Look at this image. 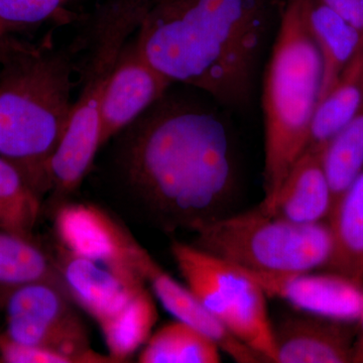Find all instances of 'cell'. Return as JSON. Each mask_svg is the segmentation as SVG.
Masks as SVG:
<instances>
[{"label": "cell", "instance_id": "19", "mask_svg": "<svg viewBox=\"0 0 363 363\" xmlns=\"http://www.w3.org/2000/svg\"><path fill=\"white\" fill-rule=\"evenodd\" d=\"M147 286L140 289L123 309L98 323L109 357L116 363L128 362L145 345L157 323L156 302Z\"/></svg>", "mask_w": 363, "mask_h": 363}, {"label": "cell", "instance_id": "26", "mask_svg": "<svg viewBox=\"0 0 363 363\" xmlns=\"http://www.w3.org/2000/svg\"><path fill=\"white\" fill-rule=\"evenodd\" d=\"M324 4L343 16L363 37V0H321Z\"/></svg>", "mask_w": 363, "mask_h": 363}, {"label": "cell", "instance_id": "7", "mask_svg": "<svg viewBox=\"0 0 363 363\" xmlns=\"http://www.w3.org/2000/svg\"><path fill=\"white\" fill-rule=\"evenodd\" d=\"M171 252L186 286L203 307L234 337L274 362V326L264 291L233 264L195 245L176 240Z\"/></svg>", "mask_w": 363, "mask_h": 363}, {"label": "cell", "instance_id": "21", "mask_svg": "<svg viewBox=\"0 0 363 363\" xmlns=\"http://www.w3.org/2000/svg\"><path fill=\"white\" fill-rule=\"evenodd\" d=\"M44 281L66 293L49 250L35 240L0 229V286Z\"/></svg>", "mask_w": 363, "mask_h": 363}, {"label": "cell", "instance_id": "18", "mask_svg": "<svg viewBox=\"0 0 363 363\" xmlns=\"http://www.w3.org/2000/svg\"><path fill=\"white\" fill-rule=\"evenodd\" d=\"M362 105L363 48L318 102L306 149L323 150Z\"/></svg>", "mask_w": 363, "mask_h": 363}, {"label": "cell", "instance_id": "28", "mask_svg": "<svg viewBox=\"0 0 363 363\" xmlns=\"http://www.w3.org/2000/svg\"><path fill=\"white\" fill-rule=\"evenodd\" d=\"M13 37L9 33H4L0 32V62L6 57L7 52L11 49L13 44Z\"/></svg>", "mask_w": 363, "mask_h": 363}, {"label": "cell", "instance_id": "27", "mask_svg": "<svg viewBox=\"0 0 363 363\" xmlns=\"http://www.w3.org/2000/svg\"><path fill=\"white\" fill-rule=\"evenodd\" d=\"M353 362L363 363V305L357 320V334L355 340L354 357Z\"/></svg>", "mask_w": 363, "mask_h": 363}, {"label": "cell", "instance_id": "9", "mask_svg": "<svg viewBox=\"0 0 363 363\" xmlns=\"http://www.w3.org/2000/svg\"><path fill=\"white\" fill-rule=\"evenodd\" d=\"M52 225L57 242L69 252L143 279L140 262L145 248L104 208L68 200L52 209Z\"/></svg>", "mask_w": 363, "mask_h": 363}, {"label": "cell", "instance_id": "1", "mask_svg": "<svg viewBox=\"0 0 363 363\" xmlns=\"http://www.w3.org/2000/svg\"><path fill=\"white\" fill-rule=\"evenodd\" d=\"M116 138L117 183L155 226L196 233L229 214L238 162L218 109L169 88Z\"/></svg>", "mask_w": 363, "mask_h": 363}, {"label": "cell", "instance_id": "5", "mask_svg": "<svg viewBox=\"0 0 363 363\" xmlns=\"http://www.w3.org/2000/svg\"><path fill=\"white\" fill-rule=\"evenodd\" d=\"M149 0H102L72 43L80 90L50 166L51 204L69 200L100 149V111L121 52L140 28Z\"/></svg>", "mask_w": 363, "mask_h": 363}, {"label": "cell", "instance_id": "11", "mask_svg": "<svg viewBox=\"0 0 363 363\" xmlns=\"http://www.w3.org/2000/svg\"><path fill=\"white\" fill-rule=\"evenodd\" d=\"M173 83L143 56L135 35L121 52L100 111V147L128 128Z\"/></svg>", "mask_w": 363, "mask_h": 363}, {"label": "cell", "instance_id": "29", "mask_svg": "<svg viewBox=\"0 0 363 363\" xmlns=\"http://www.w3.org/2000/svg\"><path fill=\"white\" fill-rule=\"evenodd\" d=\"M362 285H363V272H362Z\"/></svg>", "mask_w": 363, "mask_h": 363}, {"label": "cell", "instance_id": "16", "mask_svg": "<svg viewBox=\"0 0 363 363\" xmlns=\"http://www.w3.org/2000/svg\"><path fill=\"white\" fill-rule=\"evenodd\" d=\"M307 21L321 57V100L362 49L363 37L350 21L321 0H308Z\"/></svg>", "mask_w": 363, "mask_h": 363}, {"label": "cell", "instance_id": "4", "mask_svg": "<svg viewBox=\"0 0 363 363\" xmlns=\"http://www.w3.org/2000/svg\"><path fill=\"white\" fill-rule=\"evenodd\" d=\"M308 0H286L262 91L264 197L269 211L279 187L304 152L322 82V61L307 21Z\"/></svg>", "mask_w": 363, "mask_h": 363}, {"label": "cell", "instance_id": "17", "mask_svg": "<svg viewBox=\"0 0 363 363\" xmlns=\"http://www.w3.org/2000/svg\"><path fill=\"white\" fill-rule=\"evenodd\" d=\"M328 223L334 247L327 267L362 285L363 169L336 203Z\"/></svg>", "mask_w": 363, "mask_h": 363}, {"label": "cell", "instance_id": "14", "mask_svg": "<svg viewBox=\"0 0 363 363\" xmlns=\"http://www.w3.org/2000/svg\"><path fill=\"white\" fill-rule=\"evenodd\" d=\"M140 274L150 290L162 303L164 309L171 313L177 320L185 322L198 330L213 338L234 362L240 363L267 362L266 358L255 352L234 337L225 327L215 319L203 307L201 303L189 290L187 286L181 285L175 279L162 269V267L150 257L145 250L140 259Z\"/></svg>", "mask_w": 363, "mask_h": 363}, {"label": "cell", "instance_id": "8", "mask_svg": "<svg viewBox=\"0 0 363 363\" xmlns=\"http://www.w3.org/2000/svg\"><path fill=\"white\" fill-rule=\"evenodd\" d=\"M73 305L64 291L44 281L0 286L9 338L56 351L75 363H116L91 350L87 328Z\"/></svg>", "mask_w": 363, "mask_h": 363}, {"label": "cell", "instance_id": "25", "mask_svg": "<svg viewBox=\"0 0 363 363\" xmlns=\"http://www.w3.org/2000/svg\"><path fill=\"white\" fill-rule=\"evenodd\" d=\"M0 362L75 363L72 358L56 351L16 342L6 333L0 335Z\"/></svg>", "mask_w": 363, "mask_h": 363}, {"label": "cell", "instance_id": "23", "mask_svg": "<svg viewBox=\"0 0 363 363\" xmlns=\"http://www.w3.org/2000/svg\"><path fill=\"white\" fill-rule=\"evenodd\" d=\"M322 159L334 208L363 169V105L350 123L327 143Z\"/></svg>", "mask_w": 363, "mask_h": 363}, {"label": "cell", "instance_id": "2", "mask_svg": "<svg viewBox=\"0 0 363 363\" xmlns=\"http://www.w3.org/2000/svg\"><path fill=\"white\" fill-rule=\"evenodd\" d=\"M283 6L279 0H149L136 45L173 84L242 111L252 104Z\"/></svg>", "mask_w": 363, "mask_h": 363}, {"label": "cell", "instance_id": "10", "mask_svg": "<svg viewBox=\"0 0 363 363\" xmlns=\"http://www.w3.org/2000/svg\"><path fill=\"white\" fill-rule=\"evenodd\" d=\"M236 267L267 297L281 298L307 314L354 323L362 312L363 286L337 272H264Z\"/></svg>", "mask_w": 363, "mask_h": 363}, {"label": "cell", "instance_id": "12", "mask_svg": "<svg viewBox=\"0 0 363 363\" xmlns=\"http://www.w3.org/2000/svg\"><path fill=\"white\" fill-rule=\"evenodd\" d=\"M48 250L69 297L97 323L123 309L147 285L143 279L119 274L74 255L57 241Z\"/></svg>", "mask_w": 363, "mask_h": 363}, {"label": "cell", "instance_id": "3", "mask_svg": "<svg viewBox=\"0 0 363 363\" xmlns=\"http://www.w3.org/2000/svg\"><path fill=\"white\" fill-rule=\"evenodd\" d=\"M75 73L73 45L13 38L0 62V156L40 198L51 191L50 166L70 121Z\"/></svg>", "mask_w": 363, "mask_h": 363}, {"label": "cell", "instance_id": "24", "mask_svg": "<svg viewBox=\"0 0 363 363\" xmlns=\"http://www.w3.org/2000/svg\"><path fill=\"white\" fill-rule=\"evenodd\" d=\"M88 0H0V32L32 30L43 25L56 26L83 21Z\"/></svg>", "mask_w": 363, "mask_h": 363}, {"label": "cell", "instance_id": "13", "mask_svg": "<svg viewBox=\"0 0 363 363\" xmlns=\"http://www.w3.org/2000/svg\"><path fill=\"white\" fill-rule=\"evenodd\" d=\"M351 322L307 314L274 327L276 363H350L357 328Z\"/></svg>", "mask_w": 363, "mask_h": 363}, {"label": "cell", "instance_id": "20", "mask_svg": "<svg viewBox=\"0 0 363 363\" xmlns=\"http://www.w3.org/2000/svg\"><path fill=\"white\" fill-rule=\"evenodd\" d=\"M221 348L213 338L180 320L152 333L138 357L140 363H219Z\"/></svg>", "mask_w": 363, "mask_h": 363}, {"label": "cell", "instance_id": "22", "mask_svg": "<svg viewBox=\"0 0 363 363\" xmlns=\"http://www.w3.org/2000/svg\"><path fill=\"white\" fill-rule=\"evenodd\" d=\"M42 212V198L20 171L0 156V229L35 240L33 230Z\"/></svg>", "mask_w": 363, "mask_h": 363}, {"label": "cell", "instance_id": "15", "mask_svg": "<svg viewBox=\"0 0 363 363\" xmlns=\"http://www.w3.org/2000/svg\"><path fill=\"white\" fill-rule=\"evenodd\" d=\"M322 154L319 150L303 152L264 213L298 224L328 221L333 197Z\"/></svg>", "mask_w": 363, "mask_h": 363}, {"label": "cell", "instance_id": "6", "mask_svg": "<svg viewBox=\"0 0 363 363\" xmlns=\"http://www.w3.org/2000/svg\"><path fill=\"white\" fill-rule=\"evenodd\" d=\"M194 234L196 247L255 272H314L327 267L333 253L328 221L298 224L259 208L226 215Z\"/></svg>", "mask_w": 363, "mask_h": 363}]
</instances>
